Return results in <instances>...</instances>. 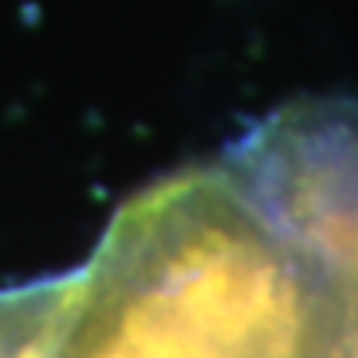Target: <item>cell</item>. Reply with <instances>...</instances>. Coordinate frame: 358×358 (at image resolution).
Listing matches in <instances>:
<instances>
[{
    "label": "cell",
    "mask_w": 358,
    "mask_h": 358,
    "mask_svg": "<svg viewBox=\"0 0 358 358\" xmlns=\"http://www.w3.org/2000/svg\"><path fill=\"white\" fill-rule=\"evenodd\" d=\"M0 358H358V308L222 159L127 199L83 266L0 285Z\"/></svg>",
    "instance_id": "1"
}]
</instances>
